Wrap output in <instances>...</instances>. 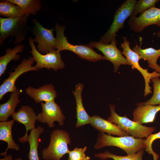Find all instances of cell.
<instances>
[{
  "instance_id": "6da1fadb",
  "label": "cell",
  "mask_w": 160,
  "mask_h": 160,
  "mask_svg": "<svg viewBox=\"0 0 160 160\" xmlns=\"http://www.w3.org/2000/svg\"><path fill=\"white\" fill-rule=\"evenodd\" d=\"M28 18L25 16L15 18L0 17V46L10 36L11 38L9 42L15 38L14 44H21L25 40L30 31Z\"/></svg>"
},
{
  "instance_id": "7a4b0ae2",
  "label": "cell",
  "mask_w": 160,
  "mask_h": 160,
  "mask_svg": "<svg viewBox=\"0 0 160 160\" xmlns=\"http://www.w3.org/2000/svg\"><path fill=\"white\" fill-rule=\"evenodd\" d=\"M65 26L55 23V29L56 31L55 48L57 51L68 50L77 55L81 59L90 62L104 60V56L96 52L93 47L88 44L74 45L69 43L64 35Z\"/></svg>"
},
{
  "instance_id": "3957f363",
  "label": "cell",
  "mask_w": 160,
  "mask_h": 160,
  "mask_svg": "<svg viewBox=\"0 0 160 160\" xmlns=\"http://www.w3.org/2000/svg\"><path fill=\"white\" fill-rule=\"evenodd\" d=\"M145 140L144 138H136L132 136L115 137L101 132L95 148L98 149L105 146H115L123 150L127 155H130L145 149Z\"/></svg>"
},
{
  "instance_id": "277c9868",
  "label": "cell",
  "mask_w": 160,
  "mask_h": 160,
  "mask_svg": "<svg viewBox=\"0 0 160 160\" xmlns=\"http://www.w3.org/2000/svg\"><path fill=\"white\" fill-rule=\"evenodd\" d=\"M71 139L68 133L65 130L57 129L50 134V141L47 148L42 151V158L44 160H60L69 150Z\"/></svg>"
},
{
  "instance_id": "5b68a950",
  "label": "cell",
  "mask_w": 160,
  "mask_h": 160,
  "mask_svg": "<svg viewBox=\"0 0 160 160\" xmlns=\"http://www.w3.org/2000/svg\"><path fill=\"white\" fill-rule=\"evenodd\" d=\"M109 105L111 114L107 120L116 124L122 131L135 138H146L155 130L154 127H146L138 122L129 119L126 116L119 115L115 111L116 106L113 105Z\"/></svg>"
},
{
  "instance_id": "8992f818",
  "label": "cell",
  "mask_w": 160,
  "mask_h": 160,
  "mask_svg": "<svg viewBox=\"0 0 160 160\" xmlns=\"http://www.w3.org/2000/svg\"><path fill=\"white\" fill-rule=\"evenodd\" d=\"M137 1L136 0H127L119 7L114 14L112 24L107 31L101 37L100 42L108 44L116 38L118 31L124 27L125 21L130 17Z\"/></svg>"
},
{
  "instance_id": "52a82bcc",
  "label": "cell",
  "mask_w": 160,
  "mask_h": 160,
  "mask_svg": "<svg viewBox=\"0 0 160 160\" xmlns=\"http://www.w3.org/2000/svg\"><path fill=\"white\" fill-rule=\"evenodd\" d=\"M33 23L30 31L34 36L33 39L34 42L37 43V49L43 54L56 49V39L53 35V28L49 29L44 27L39 21L35 18L32 20Z\"/></svg>"
},
{
  "instance_id": "ba28073f",
  "label": "cell",
  "mask_w": 160,
  "mask_h": 160,
  "mask_svg": "<svg viewBox=\"0 0 160 160\" xmlns=\"http://www.w3.org/2000/svg\"><path fill=\"white\" fill-rule=\"evenodd\" d=\"M28 42L31 50L30 51L34 61L35 66L39 69L45 68L49 70L52 69L55 71L62 69L65 67V64L61 59L60 52L56 49L45 54L39 52L36 48L33 39L28 37Z\"/></svg>"
},
{
  "instance_id": "9c48e42d",
  "label": "cell",
  "mask_w": 160,
  "mask_h": 160,
  "mask_svg": "<svg viewBox=\"0 0 160 160\" xmlns=\"http://www.w3.org/2000/svg\"><path fill=\"white\" fill-rule=\"evenodd\" d=\"M123 42L121 44V47L123 49L122 53L131 64L132 69L137 70L143 77L145 82L144 96H146L152 93L151 88L149 85L151 79L152 78L160 77V73L155 71L149 73L147 68L145 69L141 67L139 62L140 59V55L131 49L130 42L127 40V38L123 36Z\"/></svg>"
},
{
  "instance_id": "30bf717a",
  "label": "cell",
  "mask_w": 160,
  "mask_h": 160,
  "mask_svg": "<svg viewBox=\"0 0 160 160\" xmlns=\"http://www.w3.org/2000/svg\"><path fill=\"white\" fill-rule=\"evenodd\" d=\"M34 61L32 57L28 59L24 58L20 63L14 69V71L9 73V77L4 79L0 86V100L3 99L6 93L9 92L12 93L17 89L15 85V82L22 74L29 71L39 70L35 65H32Z\"/></svg>"
},
{
  "instance_id": "8fae6325",
  "label": "cell",
  "mask_w": 160,
  "mask_h": 160,
  "mask_svg": "<svg viewBox=\"0 0 160 160\" xmlns=\"http://www.w3.org/2000/svg\"><path fill=\"white\" fill-rule=\"evenodd\" d=\"M116 38L113 39L110 44H105L100 41H91L89 45L95 47L101 51L104 55V60L110 61L113 64L114 71L116 72L121 65H128L131 66V64L122 55L121 52L117 47Z\"/></svg>"
},
{
  "instance_id": "7c38bea8",
  "label": "cell",
  "mask_w": 160,
  "mask_h": 160,
  "mask_svg": "<svg viewBox=\"0 0 160 160\" xmlns=\"http://www.w3.org/2000/svg\"><path fill=\"white\" fill-rule=\"evenodd\" d=\"M128 23L131 30L136 33L142 31L150 25L160 27V8L153 7L142 13L138 17H131Z\"/></svg>"
},
{
  "instance_id": "4fadbf2b",
  "label": "cell",
  "mask_w": 160,
  "mask_h": 160,
  "mask_svg": "<svg viewBox=\"0 0 160 160\" xmlns=\"http://www.w3.org/2000/svg\"><path fill=\"white\" fill-rule=\"evenodd\" d=\"M41 106L42 111L37 115L39 122L47 123L49 128L55 126L54 124L55 121L58 122L60 126L64 125L65 117L60 107L55 101L41 102Z\"/></svg>"
},
{
  "instance_id": "5bb4252c",
  "label": "cell",
  "mask_w": 160,
  "mask_h": 160,
  "mask_svg": "<svg viewBox=\"0 0 160 160\" xmlns=\"http://www.w3.org/2000/svg\"><path fill=\"white\" fill-rule=\"evenodd\" d=\"M13 120L23 124L26 128V132L22 137L18 139L20 142L24 143L27 141L28 132L35 128L37 116L33 109L28 105H23L17 112L11 116Z\"/></svg>"
},
{
  "instance_id": "9a60e30c",
  "label": "cell",
  "mask_w": 160,
  "mask_h": 160,
  "mask_svg": "<svg viewBox=\"0 0 160 160\" xmlns=\"http://www.w3.org/2000/svg\"><path fill=\"white\" fill-rule=\"evenodd\" d=\"M25 91L27 94L37 103L55 101L57 96V92L51 84H46L38 88L29 86L26 89Z\"/></svg>"
},
{
  "instance_id": "2e32d148",
  "label": "cell",
  "mask_w": 160,
  "mask_h": 160,
  "mask_svg": "<svg viewBox=\"0 0 160 160\" xmlns=\"http://www.w3.org/2000/svg\"><path fill=\"white\" fill-rule=\"evenodd\" d=\"M90 124L93 127L101 132H106L109 135L119 136H130L128 133L122 131L116 124L97 115L90 116Z\"/></svg>"
},
{
  "instance_id": "e0dca14e",
  "label": "cell",
  "mask_w": 160,
  "mask_h": 160,
  "mask_svg": "<svg viewBox=\"0 0 160 160\" xmlns=\"http://www.w3.org/2000/svg\"><path fill=\"white\" fill-rule=\"evenodd\" d=\"M160 111V105L138 106L133 113V121L141 124L153 122L156 113Z\"/></svg>"
},
{
  "instance_id": "ac0fdd59",
  "label": "cell",
  "mask_w": 160,
  "mask_h": 160,
  "mask_svg": "<svg viewBox=\"0 0 160 160\" xmlns=\"http://www.w3.org/2000/svg\"><path fill=\"white\" fill-rule=\"evenodd\" d=\"M84 87L82 84L79 83L76 85L75 90L73 91L76 103L77 119L76 127V128L90 124V116L85 111L82 101L81 94Z\"/></svg>"
},
{
  "instance_id": "d6986e66",
  "label": "cell",
  "mask_w": 160,
  "mask_h": 160,
  "mask_svg": "<svg viewBox=\"0 0 160 160\" xmlns=\"http://www.w3.org/2000/svg\"><path fill=\"white\" fill-rule=\"evenodd\" d=\"M14 121L13 119L0 122V140L6 142L7 147L4 152L0 153L1 156H6L9 149L19 151L20 148L14 141L12 135V129Z\"/></svg>"
},
{
  "instance_id": "ffe728a7",
  "label": "cell",
  "mask_w": 160,
  "mask_h": 160,
  "mask_svg": "<svg viewBox=\"0 0 160 160\" xmlns=\"http://www.w3.org/2000/svg\"><path fill=\"white\" fill-rule=\"evenodd\" d=\"M22 90L17 89L12 92L8 100L0 104V121H7L8 117L14 113L17 105L20 102L19 95Z\"/></svg>"
},
{
  "instance_id": "44dd1931",
  "label": "cell",
  "mask_w": 160,
  "mask_h": 160,
  "mask_svg": "<svg viewBox=\"0 0 160 160\" xmlns=\"http://www.w3.org/2000/svg\"><path fill=\"white\" fill-rule=\"evenodd\" d=\"M44 131V128L40 126L30 131L27 139L30 147L28 156L29 160H40L38 149L40 136Z\"/></svg>"
},
{
  "instance_id": "7402d4cb",
  "label": "cell",
  "mask_w": 160,
  "mask_h": 160,
  "mask_svg": "<svg viewBox=\"0 0 160 160\" xmlns=\"http://www.w3.org/2000/svg\"><path fill=\"white\" fill-rule=\"evenodd\" d=\"M25 46L21 43L17 45L13 49L7 48L6 54L0 57V77L5 73L9 63L12 60H18L20 58L19 52H23Z\"/></svg>"
},
{
  "instance_id": "603a6c76",
  "label": "cell",
  "mask_w": 160,
  "mask_h": 160,
  "mask_svg": "<svg viewBox=\"0 0 160 160\" xmlns=\"http://www.w3.org/2000/svg\"><path fill=\"white\" fill-rule=\"evenodd\" d=\"M13 4L18 6L22 10L24 16L28 18L31 15H35L41 9L40 0H8Z\"/></svg>"
},
{
  "instance_id": "cb8c5ba5",
  "label": "cell",
  "mask_w": 160,
  "mask_h": 160,
  "mask_svg": "<svg viewBox=\"0 0 160 160\" xmlns=\"http://www.w3.org/2000/svg\"><path fill=\"white\" fill-rule=\"evenodd\" d=\"M0 15L7 18H15L24 16L23 12L18 6L8 0L0 1Z\"/></svg>"
},
{
  "instance_id": "d4e9b609",
  "label": "cell",
  "mask_w": 160,
  "mask_h": 160,
  "mask_svg": "<svg viewBox=\"0 0 160 160\" xmlns=\"http://www.w3.org/2000/svg\"><path fill=\"white\" fill-rule=\"evenodd\" d=\"M133 50L140 55V59L147 60L148 66L156 65L159 58L160 57V48L156 49L152 47L142 49L140 46H135Z\"/></svg>"
},
{
  "instance_id": "484cf974",
  "label": "cell",
  "mask_w": 160,
  "mask_h": 160,
  "mask_svg": "<svg viewBox=\"0 0 160 160\" xmlns=\"http://www.w3.org/2000/svg\"><path fill=\"white\" fill-rule=\"evenodd\" d=\"M144 153V150L143 149L135 153L126 156H119L106 151L104 153L95 154L94 156L95 157L99 158L102 160L110 159L113 160H142Z\"/></svg>"
},
{
  "instance_id": "4316f807",
  "label": "cell",
  "mask_w": 160,
  "mask_h": 160,
  "mask_svg": "<svg viewBox=\"0 0 160 160\" xmlns=\"http://www.w3.org/2000/svg\"><path fill=\"white\" fill-rule=\"evenodd\" d=\"M153 83V93L151 97L147 101L138 103L137 106L146 105H160V79L159 77L151 78Z\"/></svg>"
},
{
  "instance_id": "83f0119b",
  "label": "cell",
  "mask_w": 160,
  "mask_h": 160,
  "mask_svg": "<svg viewBox=\"0 0 160 160\" xmlns=\"http://www.w3.org/2000/svg\"><path fill=\"white\" fill-rule=\"evenodd\" d=\"M159 0H139L135 4L130 16H136L139 13H141L149 9L155 7Z\"/></svg>"
},
{
  "instance_id": "f1b7e54d",
  "label": "cell",
  "mask_w": 160,
  "mask_h": 160,
  "mask_svg": "<svg viewBox=\"0 0 160 160\" xmlns=\"http://www.w3.org/2000/svg\"><path fill=\"white\" fill-rule=\"evenodd\" d=\"M87 148L86 146L83 148H76L72 151H69L68 160H81L84 159Z\"/></svg>"
},
{
  "instance_id": "f546056e",
  "label": "cell",
  "mask_w": 160,
  "mask_h": 160,
  "mask_svg": "<svg viewBox=\"0 0 160 160\" xmlns=\"http://www.w3.org/2000/svg\"><path fill=\"white\" fill-rule=\"evenodd\" d=\"M160 139V132L154 134H151L146 138L145 143L146 145L145 150L150 154H152L153 157L157 155V154L154 152L152 148V144L155 140Z\"/></svg>"
},
{
  "instance_id": "4dcf8cb0",
  "label": "cell",
  "mask_w": 160,
  "mask_h": 160,
  "mask_svg": "<svg viewBox=\"0 0 160 160\" xmlns=\"http://www.w3.org/2000/svg\"><path fill=\"white\" fill-rule=\"evenodd\" d=\"M149 67L154 69L155 71L160 73V66L158 64L150 66Z\"/></svg>"
},
{
  "instance_id": "1f68e13d",
  "label": "cell",
  "mask_w": 160,
  "mask_h": 160,
  "mask_svg": "<svg viewBox=\"0 0 160 160\" xmlns=\"http://www.w3.org/2000/svg\"><path fill=\"white\" fill-rule=\"evenodd\" d=\"M0 160H14L12 155L9 154L0 159Z\"/></svg>"
},
{
  "instance_id": "d6a6232c",
  "label": "cell",
  "mask_w": 160,
  "mask_h": 160,
  "mask_svg": "<svg viewBox=\"0 0 160 160\" xmlns=\"http://www.w3.org/2000/svg\"><path fill=\"white\" fill-rule=\"evenodd\" d=\"M90 159V158L88 156L86 157L84 159L81 160H89Z\"/></svg>"
},
{
  "instance_id": "836d02e7",
  "label": "cell",
  "mask_w": 160,
  "mask_h": 160,
  "mask_svg": "<svg viewBox=\"0 0 160 160\" xmlns=\"http://www.w3.org/2000/svg\"><path fill=\"white\" fill-rule=\"evenodd\" d=\"M156 36H157L160 38V31H159L158 32L156 33Z\"/></svg>"
},
{
  "instance_id": "e575fe53",
  "label": "cell",
  "mask_w": 160,
  "mask_h": 160,
  "mask_svg": "<svg viewBox=\"0 0 160 160\" xmlns=\"http://www.w3.org/2000/svg\"><path fill=\"white\" fill-rule=\"evenodd\" d=\"M14 160H23V159H22L20 157H18L17 158L14 159Z\"/></svg>"
}]
</instances>
